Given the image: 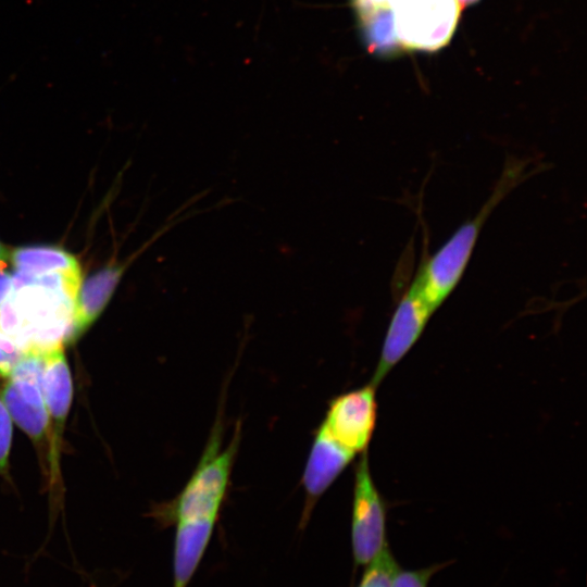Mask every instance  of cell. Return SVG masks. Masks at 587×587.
Instances as JSON below:
<instances>
[{
  "instance_id": "obj_8",
  "label": "cell",
  "mask_w": 587,
  "mask_h": 587,
  "mask_svg": "<svg viewBox=\"0 0 587 587\" xmlns=\"http://www.w3.org/2000/svg\"><path fill=\"white\" fill-rule=\"evenodd\" d=\"M375 390L370 383L337 396L328 403L320 425L333 440L354 454L366 451L372 438L377 411Z\"/></svg>"
},
{
  "instance_id": "obj_5",
  "label": "cell",
  "mask_w": 587,
  "mask_h": 587,
  "mask_svg": "<svg viewBox=\"0 0 587 587\" xmlns=\"http://www.w3.org/2000/svg\"><path fill=\"white\" fill-rule=\"evenodd\" d=\"M42 353L28 351L1 391L11 419L43 453L49 451V420L41 388Z\"/></svg>"
},
{
  "instance_id": "obj_15",
  "label": "cell",
  "mask_w": 587,
  "mask_h": 587,
  "mask_svg": "<svg viewBox=\"0 0 587 587\" xmlns=\"http://www.w3.org/2000/svg\"><path fill=\"white\" fill-rule=\"evenodd\" d=\"M400 569L388 545L366 564V570L358 587H391Z\"/></svg>"
},
{
  "instance_id": "obj_4",
  "label": "cell",
  "mask_w": 587,
  "mask_h": 587,
  "mask_svg": "<svg viewBox=\"0 0 587 587\" xmlns=\"http://www.w3.org/2000/svg\"><path fill=\"white\" fill-rule=\"evenodd\" d=\"M460 10L458 0H397L392 21L398 46L438 50L453 35Z\"/></svg>"
},
{
  "instance_id": "obj_10",
  "label": "cell",
  "mask_w": 587,
  "mask_h": 587,
  "mask_svg": "<svg viewBox=\"0 0 587 587\" xmlns=\"http://www.w3.org/2000/svg\"><path fill=\"white\" fill-rule=\"evenodd\" d=\"M354 455L320 427L317 428L302 475L305 505L301 523H305L319 498L330 487Z\"/></svg>"
},
{
  "instance_id": "obj_12",
  "label": "cell",
  "mask_w": 587,
  "mask_h": 587,
  "mask_svg": "<svg viewBox=\"0 0 587 587\" xmlns=\"http://www.w3.org/2000/svg\"><path fill=\"white\" fill-rule=\"evenodd\" d=\"M215 519L176 522L173 587H187L211 539Z\"/></svg>"
},
{
  "instance_id": "obj_18",
  "label": "cell",
  "mask_w": 587,
  "mask_h": 587,
  "mask_svg": "<svg viewBox=\"0 0 587 587\" xmlns=\"http://www.w3.org/2000/svg\"><path fill=\"white\" fill-rule=\"evenodd\" d=\"M12 419L0 398V475L8 473L9 455L12 446Z\"/></svg>"
},
{
  "instance_id": "obj_19",
  "label": "cell",
  "mask_w": 587,
  "mask_h": 587,
  "mask_svg": "<svg viewBox=\"0 0 587 587\" xmlns=\"http://www.w3.org/2000/svg\"><path fill=\"white\" fill-rule=\"evenodd\" d=\"M11 251L0 241V263H5L10 259Z\"/></svg>"
},
{
  "instance_id": "obj_14",
  "label": "cell",
  "mask_w": 587,
  "mask_h": 587,
  "mask_svg": "<svg viewBox=\"0 0 587 587\" xmlns=\"http://www.w3.org/2000/svg\"><path fill=\"white\" fill-rule=\"evenodd\" d=\"M14 273L37 276L80 271L74 255L58 247H20L11 251Z\"/></svg>"
},
{
  "instance_id": "obj_20",
  "label": "cell",
  "mask_w": 587,
  "mask_h": 587,
  "mask_svg": "<svg viewBox=\"0 0 587 587\" xmlns=\"http://www.w3.org/2000/svg\"><path fill=\"white\" fill-rule=\"evenodd\" d=\"M475 1H477V0H458L461 9L464 8L465 5L474 3Z\"/></svg>"
},
{
  "instance_id": "obj_6",
  "label": "cell",
  "mask_w": 587,
  "mask_h": 587,
  "mask_svg": "<svg viewBox=\"0 0 587 587\" xmlns=\"http://www.w3.org/2000/svg\"><path fill=\"white\" fill-rule=\"evenodd\" d=\"M366 452L354 473L351 545L357 565H366L388 545L386 505L372 478Z\"/></svg>"
},
{
  "instance_id": "obj_2",
  "label": "cell",
  "mask_w": 587,
  "mask_h": 587,
  "mask_svg": "<svg viewBox=\"0 0 587 587\" xmlns=\"http://www.w3.org/2000/svg\"><path fill=\"white\" fill-rule=\"evenodd\" d=\"M522 165L509 164L476 216L462 224L417 273L412 285L435 312L461 280L480 230L496 205L517 184Z\"/></svg>"
},
{
  "instance_id": "obj_3",
  "label": "cell",
  "mask_w": 587,
  "mask_h": 587,
  "mask_svg": "<svg viewBox=\"0 0 587 587\" xmlns=\"http://www.w3.org/2000/svg\"><path fill=\"white\" fill-rule=\"evenodd\" d=\"M223 424L218 417L189 480L170 502L158 505L153 516L161 523L215 519L227 492L233 464L240 442V425L222 449Z\"/></svg>"
},
{
  "instance_id": "obj_17",
  "label": "cell",
  "mask_w": 587,
  "mask_h": 587,
  "mask_svg": "<svg viewBox=\"0 0 587 587\" xmlns=\"http://www.w3.org/2000/svg\"><path fill=\"white\" fill-rule=\"evenodd\" d=\"M442 567L444 564H433L415 570L399 569L394 576L391 587H428L430 578Z\"/></svg>"
},
{
  "instance_id": "obj_16",
  "label": "cell",
  "mask_w": 587,
  "mask_h": 587,
  "mask_svg": "<svg viewBox=\"0 0 587 587\" xmlns=\"http://www.w3.org/2000/svg\"><path fill=\"white\" fill-rule=\"evenodd\" d=\"M27 351L0 329V376L9 378Z\"/></svg>"
},
{
  "instance_id": "obj_1",
  "label": "cell",
  "mask_w": 587,
  "mask_h": 587,
  "mask_svg": "<svg viewBox=\"0 0 587 587\" xmlns=\"http://www.w3.org/2000/svg\"><path fill=\"white\" fill-rule=\"evenodd\" d=\"M82 270L28 276L14 273L13 288L0 305V329L27 352L43 353L65 342Z\"/></svg>"
},
{
  "instance_id": "obj_13",
  "label": "cell",
  "mask_w": 587,
  "mask_h": 587,
  "mask_svg": "<svg viewBox=\"0 0 587 587\" xmlns=\"http://www.w3.org/2000/svg\"><path fill=\"white\" fill-rule=\"evenodd\" d=\"M397 0H351L364 43L371 52L387 53L398 46L392 21Z\"/></svg>"
},
{
  "instance_id": "obj_11",
  "label": "cell",
  "mask_w": 587,
  "mask_h": 587,
  "mask_svg": "<svg viewBox=\"0 0 587 587\" xmlns=\"http://www.w3.org/2000/svg\"><path fill=\"white\" fill-rule=\"evenodd\" d=\"M125 268L126 264L109 265L82 282L65 342L74 344L96 322L112 298Z\"/></svg>"
},
{
  "instance_id": "obj_9",
  "label": "cell",
  "mask_w": 587,
  "mask_h": 587,
  "mask_svg": "<svg viewBox=\"0 0 587 587\" xmlns=\"http://www.w3.org/2000/svg\"><path fill=\"white\" fill-rule=\"evenodd\" d=\"M434 312L413 285L399 301L390 320L371 384L375 387L420 338Z\"/></svg>"
},
{
  "instance_id": "obj_7",
  "label": "cell",
  "mask_w": 587,
  "mask_h": 587,
  "mask_svg": "<svg viewBox=\"0 0 587 587\" xmlns=\"http://www.w3.org/2000/svg\"><path fill=\"white\" fill-rule=\"evenodd\" d=\"M41 388L49 420L48 473L51 486L60 479L62 435L73 399V382L60 342L42 353Z\"/></svg>"
}]
</instances>
